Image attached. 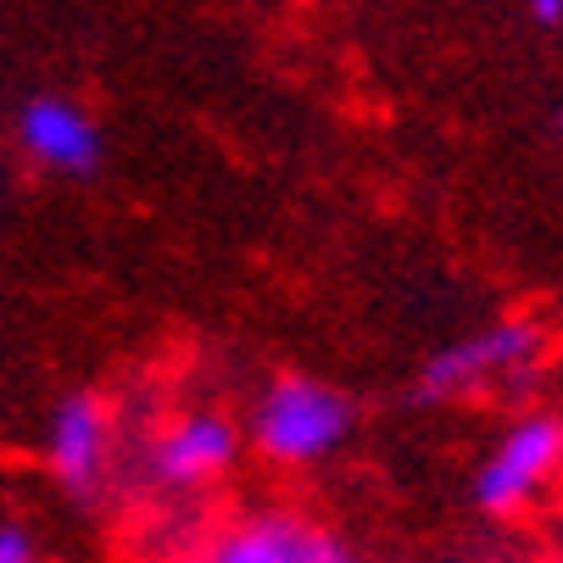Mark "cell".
I'll list each match as a JSON object with an SVG mask.
<instances>
[{"label":"cell","instance_id":"6da1fadb","mask_svg":"<svg viewBox=\"0 0 563 563\" xmlns=\"http://www.w3.org/2000/svg\"><path fill=\"white\" fill-rule=\"evenodd\" d=\"M352 430H357V401L341 385L312 379V374L268 379L252 408V446L279 468L324 463L330 452L346 446Z\"/></svg>","mask_w":563,"mask_h":563},{"label":"cell","instance_id":"7a4b0ae2","mask_svg":"<svg viewBox=\"0 0 563 563\" xmlns=\"http://www.w3.org/2000/svg\"><path fill=\"white\" fill-rule=\"evenodd\" d=\"M541 346H547L541 324H530V318H497V324L430 352L419 379H413V401L441 408V401H463V396L492 390V385H519L536 374Z\"/></svg>","mask_w":563,"mask_h":563},{"label":"cell","instance_id":"3957f363","mask_svg":"<svg viewBox=\"0 0 563 563\" xmlns=\"http://www.w3.org/2000/svg\"><path fill=\"white\" fill-rule=\"evenodd\" d=\"M563 468V419L558 413H525L503 430V441L479 457L474 468V508L492 514V519H508L519 514L547 479Z\"/></svg>","mask_w":563,"mask_h":563},{"label":"cell","instance_id":"277c9868","mask_svg":"<svg viewBox=\"0 0 563 563\" xmlns=\"http://www.w3.org/2000/svg\"><path fill=\"white\" fill-rule=\"evenodd\" d=\"M45 457H51L56 486L73 503H96L107 486V468H112V401L90 385L67 390L51 413Z\"/></svg>","mask_w":563,"mask_h":563},{"label":"cell","instance_id":"5b68a950","mask_svg":"<svg viewBox=\"0 0 563 563\" xmlns=\"http://www.w3.org/2000/svg\"><path fill=\"white\" fill-rule=\"evenodd\" d=\"M18 151L34 168L56 174V179H96L107 163V134L101 123L78 107L73 96H29L18 107Z\"/></svg>","mask_w":563,"mask_h":563},{"label":"cell","instance_id":"8992f818","mask_svg":"<svg viewBox=\"0 0 563 563\" xmlns=\"http://www.w3.org/2000/svg\"><path fill=\"white\" fill-rule=\"evenodd\" d=\"M207 563H357V558L330 525L290 508H268L229 525L207 547Z\"/></svg>","mask_w":563,"mask_h":563},{"label":"cell","instance_id":"52a82bcc","mask_svg":"<svg viewBox=\"0 0 563 563\" xmlns=\"http://www.w3.org/2000/svg\"><path fill=\"white\" fill-rule=\"evenodd\" d=\"M240 441L246 435H240V424L229 413L196 408V413H179L163 435H151L145 468H151V479H163L174 492H196L240 463Z\"/></svg>","mask_w":563,"mask_h":563},{"label":"cell","instance_id":"ba28073f","mask_svg":"<svg viewBox=\"0 0 563 563\" xmlns=\"http://www.w3.org/2000/svg\"><path fill=\"white\" fill-rule=\"evenodd\" d=\"M0 563H40V536L29 525H0Z\"/></svg>","mask_w":563,"mask_h":563},{"label":"cell","instance_id":"9c48e42d","mask_svg":"<svg viewBox=\"0 0 563 563\" xmlns=\"http://www.w3.org/2000/svg\"><path fill=\"white\" fill-rule=\"evenodd\" d=\"M525 12L536 29H563V0H525Z\"/></svg>","mask_w":563,"mask_h":563},{"label":"cell","instance_id":"30bf717a","mask_svg":"<svg viewBox=\"0 0 563 563\" xmlns=\"http://www.w3.org/2000/svg\"><path fill=\"white\" fill-rule=\"evenodd\" d=\"M558 134H563V112H558Z\"/></svg>","mask_w":563,"mask_h":563}]
</instances>
